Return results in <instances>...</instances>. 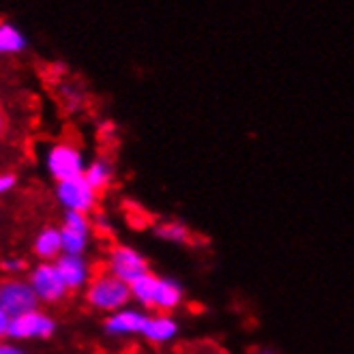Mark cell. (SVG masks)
Here are the masks:
<instances>
[{"label": "cell", "mask_w": 354, "mask_h": 354, "mask_svg": "<svg viewBox=\"0 0 354 354\" xmlns=\"http://www.w3.org/2000/svg\"><path fill=\"white\" fill-rule=\"evenodd\" d=\"M86 301L99 311L114 314V311L127 307L131 303V288L129 283L116 279L106 270V273L93 275L88 290H86Z\"/></svg>", "instance_id": "6da1fadb"}, {"label": "cell", "mask_w": 354, "mask_h": 354, "mask_svg": "<svg viewBox=\"0 0 354 354\" xmlns=\"http://www.w3.org/2000/svg\"><path fill=\"white\" fill-rule=\"evenodd\" d=\"M9 322H11L9 314H7L3 307H0V337H3L5 333H9Z\"/></svg>", "instance_id": "ac0fdd59"}, {"label": "cell", "mask_w": 354, "mask_h": 354, "mask_svg": "<svg viewBox=\"0 0 354 354\" xmlns=\"http://www.w3.org/2000/svg\"><path fill=\"white\" fill-rule=\"evenodd\" d=\"M249 354H277V350L268 348V346H260V348H254Z\"/></svg>", "instance_id": "44dd1931"}, {"label": "cell", "mask_w": 354, "mask_h": 354, "mask_svg": "<svg viewBox=\"0 0 354 354\" xmlns=\"http://www.w3.org/2000/svg\"><path fill=\"white\" fill-rule=\"evenodd\" d=\"M157 286H159V275L155 273H147L140 279H136L129 288H131V301L138 303V307L142 309H151L155 307V295H157Z\"/></svg>", "instance_id": "7c38bea8"}, {"label": "cell", "mask_w": 354, "mask_h": 354, "mask_svg": "<svg viewBox=\"0 0 354 354\" xmlns=\"http://www.w3.org/2000/svg\"><path fill=\"white\" fill-rule=\"evenodd\" d=\"M60 234H62V252L69 256L84 254V249L88 245V234L73 232V230H67V227H60Z\"/></svg>", "instance_id": "2e32d148"}, {"label": "cell", "mask_w": 354, "mask_h": 354, "mask_svg": "<svg viewBox=\"0 0 354 354\" xmlns=\"http://www.w3.org/2000/svg\"><path fill=\"white\" fill-rule=\"evenodd\" d=\"M3 268H7V270H24L26 262H22V260H7V262H3Z\"/></svg>", "instance_id": "d6986e66"}, {"label": "cell", "mask_w": 354, "mask_h": 354, "mask_svg": "<svg viewBox=\"0 0 354 354\" xmlns=\"http://www.w3.org/2000/svg\"><path fill=\"white\" fill-rule=\"evenodd\" d=\"M180 333V326L176 322V318L172 314H163V311H157V314H149L147 326L142 330V337L149 344L155 346H165L172 344Z\"/></svg>", "instance_id": "52a82bcc"}, {"label": "cell", "mask_w": 354, "mask_h": 354, "mask_svg": "<svg viewBox=\"0 0 354 354\" xmlns=\"http://www.w3.org/2000/svg\"><path fill=\"white\" fill-rule=\"evenodd\" d=\"M35 252L41 258H56L62 252V234L54 227H46L35 243Z\"/></svg>", "instance_id": "9a60e30c"}, {"label": "cell", "mask_w": 354, "mask_h": 354, "mask_svg": "<svg viewBox=\"0 0 354 354\" xmlns=\"http://www.w3.org/2000/svg\"><path fill=\"white\" fill-rule=\"evenodd\" d=\"M3 127H5V116H3V112H0V133H3Z\"/></svg>", "instance_id": "603a6c76"}, {"label": "cell", "mask_w": 354, "mask_h": 354, "mask_svg": "<svg viewBox=\"0 0 354 354\" xmlns=\"http://www.w3.org/2000/svg\"><path fill=\"white\" fill-rule=\"evenodd\" d=\"M0 354H24V352H19L17 348L11 346H0Z\"/></svg>", "instance_id": "7402d4cb"}, {"label": "cell", "mask_w": 354, "mask_h": 354, "mask_svg": "<svg viewBox=\"0 0 354 354\" xmlns=\"http://www.w3.org/2000/svg\"><path fill=\"white\" fill-rule=\"evenodd\" d=\"M52 333H54V322L48 316L39 314V311H30V314L11 318V322H9V335L11 337H19V339H26V337H50Z\"/></svg>", "instance_id": "9c48e42d"}, {"label": "cell", "mask_w": 354, "mask_h": 354, "mask_svg": "<svg viewBox=\"0 0 354 354\" xmlns=\"http://www.w3.org/2000/svg\"><path fill=\"white\" fill-rule=\"evenodd\" d=\"M185 301V288L178 279L174 277H159L157 295H155V307L157 311L163 314H172L174 309H178Z\"/></svg>", "instance_id": "8fae6325"}, {"label": "cell", "mask_w": 354, "mask_h": 354, "mask_svg": "<svg viewBox=\"0 0 354 354\" xmlns=\"http://www.w3.org/2000/svg\"><path fill=\"white\" fill-rule=\"evenodd\" d=\"M155 236L170 245H187L192 241V230L178 219H165L155 225Z\"/></svg>", "instance_id": "4fadbf2b"}, {"label": "cell", "mask_w": 354, "mask_h": 354, "mask_svg": "<svg viewBox=\"0 0 354 354\" xmlns=\"http://www.w3.org/2000/svg\"><path fill=\"white\" fill-rule=\"evenodd\" d=\"M26 44H24V37L19 35L15 28L3 24L0 26V54H9V52H19Z\"/></svg>", "instance_id": "e0dca14e"}, {"label": "cell", "mask_w": 354, "mask_h": 354, "mask_svg": "<svg viewBox=\"0 0 354 354\" xmlns=\"http://www.w3.org/2000/svg\"><path fill=\"white\" fill-rule=\"evenodd\" d=\"M84 178L88 180V185L99 194V192H106L108 187L112 185L114 178V168L108 159H95L88 168L84 170Z\"/></svg>", "instance_id": "5bb4252c"}, {"label": "cell", "mask_w": 354, "mask_h": 354, "mask_svg": "<svg viewBox=\"0 0 354 354\" xmlns=\"http://www.w3.org/2000/svg\"><path fill=\"white\" fill-rule=\"evenodd\" d=\"M149 314L142 307H122L110 314L103 322V328L110 337H127V335H142L147 326Z\"/></svg>", "instance_id": "8992f818"}, {"label": "cell", "mask_w": 354, "mask_h": 354, "mask_svg": "<svg viewBox=\"0 0 354 354\" xmlns=\"http://www.w3.org/2000/svg\"><path fill=\"white\" fill-rule=\"evenodd\" d=\"M37 305V292L32 286H26L22 281H5L0 286V307H3L9 318H17L35 311Z\"/></svg>", "instance_id": "5b68a950"}, {"label": "cell", "mask_w": 354, "mask_h": 354, "mask_svg": "<svg viewBox=\"0 0 354 354\" xmlns=\"http://www.w3.org/2000/svg\"><path fill=\"white\" fill-rule=\"evenodd\" d=\"M50 172L58 183H65L77 176H84V159H82V153L77 151V147L65 142V144H56L50 153Z\"/></svg>", "instance_id": "3957f363"}, {"label": "cell", "mask_w": 354, "mask_h": 354, "mask_svg": "<svg viewBox=\"0 0 354 354\" xmlns=\"http://www.w3.org/2000/svg\"><path fill=\"white\" fill-rule=\"evenodd\" d=\"M30 281H32V290L37 292V297L46 299L50 303L60 301L67 295V286H65V281H62L56 266H50V264L39 266L32 273Z\"/></svg>", "instance_id": "ba28073f"}, {"label": "cell", "mask_w": 354, "mask_h": 354, "mask_svg": "<svg viewBox=\"0 0 354 354\" xmlns=\"http://www.w3.org/2000/svg\"><path fill=\"white\" fill-rule=\"evenodd\" d=\"M106 270L116 279L129 283V286L136 279H140L142 275L151 273L149 260L144 258L138 249H133L129 245H114L110 249L108 260H106Z\"/></svg>", "instance_id": "7a4b0ae2"}, {"label": "cell", "mask_w": 354, "mask_h": 354, "mask_svg": "<svg viewBox=\"0 0 354 354\" xmlns=\"http://www.w3.org/2000/svg\"><path fill=\"white\" fill-rule=\"evenodd\" d=\"M56 268L62 281H65L67 290H80L82 286H88L95 275L91 264L82 256H69V254L60 256L56 262Z\"/></svg>", "instance_id": "30bf717a"}, {"label": "cell", "mask_w": 354, "mask_h": 354, "mask_svg": "<svg viewBox=\"0 0 354 354\" xmlns=\"http://www.w3.org/2000/svg\"><path fill=\"white\" fill-rule=\"evenodd\" d=\"M13 183H15V178L13 176H0V194H3V192H7V189H11V187H13Z\"/></svg>", "instance_id": "ffe728a7"}, {"label": "cell", "mask_w": 354, "mask_h": 354, "mask_svg": "<svg viewBox=\"0 0 354 354\" xmlns=\"http://www.w3.org/2000/svg\"><path fill=\"white\" fill-rule=\"evenodd\" d=\"M97 196L99 194L88 185V180L84 176H77V178H71V180H65L58 185L60 202L73 213L88 215L97 206Z\"/></svg>", "instance_id": "277c9868"}]
</instances>
